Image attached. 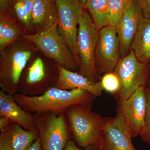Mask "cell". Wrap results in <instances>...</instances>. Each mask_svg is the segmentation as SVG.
Masks as SVG:
<instances>
[{"label": "cell", "instance_id": "6da1fadb", "mask_svg": "<svg viewBox=\"0 0 150 150\" xmlns=\"http://www.w3.org/2000/svg\"><path fill=\"white\" fill-rule=\"evenodd\" d=\"M16 101L29 113L52 112L65 113L68 108L75 104H84L92 107L96 96L88 92L76 88L66 90L53 87L44 93L29 96L17 93L14 94Z\"/></svg>", "mask_w": 150, "mask_h": 150}, {"label": "cell", "instance_id": "7a4b0ae2", "mask_svg": "<svg viewBox=\"0 0 150 150\" xmlns=\"http://www.w3.org/2000/svg\"><path fill=\"white\" fill-rule=\"evenodd\" d=\"M37 50L34 43L22 38L1 52L0 86L1 90L11 95L18 93L22 74L31 56Z\"/></svg>", "mask_w": 150, "mask_h": 150}, {"label": "cell", "instance_id": "3957f363", "mask_svg": "<svg viewBox=\"0 0 150 150\" xmlns=\"http://www.w3.org/2000/svg\"><path fill=\"white\" fill-rule=\"evenodd\" d=\"M64 114L78 146L100 148L104 139V118L84 104L71 105Z\"/></svg>", "mask_w": 150, "mask_h": 150}, {"label": "cell", "instance_id": "277c9868", "mask_svg": "<svg viewBox=\"0 0 150 150\" xmlns=\"http://www.w3.org/2000/svg\"><path fill=\"white\" fill-rule=\"evenodd\" d=\"M23 38L34 43L38 50L57 65L72 71H79V64L68 47L65 38L59 33L58 22L47 29L32 34L24 33Z\"/></svg>", "mask_w": 150, "mask_h": 150}, {"label": "cell", "instance_id": "5b68a950", "mask_svg": "<svg viewBox=\"0 0 150 150\" xmlns=\"http://www.w3.org/2000/svg\"><path fill=\"white\" fill-rule=\"evenodd\" d=\"M59 77L57 64H51L40 57L30 60L22 74L18 93L29 96H37L55 86Z\"/></svg>", "mask_w": 150, "mask_h": 150}, {"label": "cell", "instance_id": "8992f818", "mask_svg": "<svg viewBox=\"0 0 150 150\" xmlns=\"http://www.w3.org/2000/svg\"><path fill=\"white\" fill-rule=\"evenodd\" d=\"M77 50L79 56V73L89 80L98 82L94 64V56L99 38V30L88 14L84 10L78 27Z\"/></svg>", "mask_w": 150, "mask_h": 150}, {"label": "cell", "instance_id": "52a82bcc", "mask_svg": "<svg viewBox=\"0 0 150 150\" xmlns=\"http://www.w3.org/2000/svg\"><path fill=\"white\" fill-rule=\"evenodd\" d=\"M113 72L121 84L120 91L113 96L118 103L128 99L141 86H146L150 71L148 64L139 62L131 49L127 56L120 58Z\"/></svg>", "mask_w": 150, "mask_h": 150}, {"label": "cell", "instance_id": "ba28073f", "mask_svg": "<svg viewBox=\"0 0 150 150\" xmlns=\"http://www.w3.org/2000/svg\"><path fill=\"white\" fill-rule=\"evenodd\" d=\"M42 150H64L71 138V131L64 113L34 114Z\"/></svg>", "mask_w": 150, "mask_h": 150}, {"label": "cell", "instance_id": "9c48e42d", "mask_svg": "<svg viewBox=\"0 0 150 150\" xmlns=\"http://www.w3.org/2000/svg\"><path fill=\"white\" fill-rule=\"evenodd\" d=\"M55 1L58 12V31L65 38L79 66L77 50L78 26L84 6L79 0H55Z\"/></svg>", "mask_w": 150, "mask_h": 150}, {"label": "cell", "instance_id": "30bf717a", "mask_svg": "<svg viewBox=\"0 0 150 150\" xmlns=\"http://www.w3.org/2000/svg\"><path fill=\"white\" fill-rule=\"evenodd\" d=\"M120 41L115 28L106 25L99 30L94 56L95 67L98 76L113 72L121 58Z\"/></svg>", "mask_w": 150, "mask_h": 150}, {"label": "cell", "instance_id": "8fae6325", "mask_svg": "<svg viewBox=\"0 0 150 150\" xmlns=\"http://www.w3.org/2000/svg\"><path fill=\"white\" fill-rule=\"evenodd\" d=\"M104 137L100 150H137L132 142L125 116L117 108L114 117L104 118Z\"/></svg>", "mask_w": 150, "mask_h": 150}, {"label": "cell", "instance_id": "7c38bea8", "mask_svg": "<svg viewBox=\"0 0 150 150\" xmlns=\"http://www.w3.org/2000/svg\"><path fill=\"white\" fill-rule=\"evenodd\" d=\"M118 104L117 108L125 116L131 137L139 136L146 110V86H141L128 99Z\"/></svg>", "mask_w": 150, "mask_h": 150}, {"label": "cell", "instance_id": "4fadbf2b", "mask_svg": "<svg viewBox=\"0 0 150 150\" xmlns=\"http://www.w3.org/2000/svg\"><path fill=\"white\" fill-rule=\"evenodd\" d=\"M144 16L136 0H128L126 9L115 27L120 41L121 58L127 56L141 18Z\"/></svg>", "mask_w": 150, "mask_h": 150}, {"label": "cell", "instance_id": "5bb4252c", "mask_svg": "<svg viewBox=\"0 0 150 150\" xmlns=\"http://www.w3.org/2000/svg\"><path fill=\"white\" fill-rule=\"evenodd\" d=\"M0 131V150H26L38 137L13 122Z\"/></svg>", "mask_w": 150, "mask_h": 150}, {"label": "cell", "instance_id": "9a60e30c", "mask_svg": "<svg viewBox=\"0 0 150 150\" xmlns=\"http://www.w3.org/2000/svg\"><path fill=\"white\" fill-rule=\"evenodd\" d=\"M0 116H5L27 131L38 133L34 114L25 110L15 101L13 96L0 91Z\"/></svg>", "mask_w": 150, "mask_h": 150}, {"label": "cell", "instance_id": "2e32d148", "mask_svg": "<svg viewBox=\"0 0 150 150\" xmlns=\"http://www.w3.org/2000/svg\"><path fill=\"white\" fill-rule=\"evenodd\" d=\"M59 77L55 86L66 90L81 89L96 97L102 95L103 91L100 82L95 83L77 72L69 71L58 65Z\"/></svg>", "mask_w": 150, "mask_h": 150}, {"label": "cell", "instance_id": "e0dca14e", "mask_svg": "<svg viewBox=\"0 0 150 150\" xmlns=\"http://www.w3.org/2000/svg\"><path fill=\"white\" fill-rule=\"evenodd\" d=\"M58 20L55 0H34L30 25L35 33L47 29Z\"/></svg>", "mask_w": 150, "mask_h": 150}, {"label": "cell", "instance_id": "ac0fdd59", "mask_svg": "<svg viewBox=\"0 0 150 150\" xmlns=\"http://www.w3.org/2000/svg\"><path fill=\"white\" fill-rule=\"evenodd\" d=\"M131 49L139 62L148 64L150 61V19L143 16L140 19Z\"/></svg>", "mask_w": 150, "mask_h": 150}, {"label": "cell", "instance_id": "d6986e66", "mask_svg": "<svg viewBox=\"0 0 150 150\" xmlns=\"http://www.w3.org/2000/svg\"><path fill=\"white\" fill-rule=\"evenodd\" d=\"M24 33L22 28L9 14H0V53Z\"/></svg>", "mask_w": 150, "mask_h": 150}, {"label": "cell", "instance_id": "ffe728a7", "mask_svg": "<svg viewBox=\"0 0 150 150\" xmlns=\"http://www.w3.org/2000/svg\"><path fill=\"white\" fill-rule=\"evenodd\" d=\"M108 0H87L86 7L89 11L93 22L98 30L107 25Z\"/></svg>", "mask_w": 150, "mask_h": 150}, {"label": "cell", "instance_id": "44dd1931", "mask_svg": "<svg viewBox=\"0 0 150 150\" xmlns=\"http://www.w3.org/2000/svg\"><path fill=\"white\" fill-rule=\"evenodd\" d=\"M34 0H17L14 5L16 15L25 29L31 30V17Z\"/></svg>", "mask_w": 150, "mask_h": 150}, {"label": "cell", "instance_id": "7402d4cb", "mask_svg": "<svg viewBox=\"0 0 150 150\" xmlns=\"http://www.w3.org/2000/svg\"><path fill=\"white\" fill-rule=\"evenodd\" d=\"M128 0H108L107 10V25L116 27L123 16Z\"/></svg>", "mask_w": 150, "mask_h": 150}, {"label": "cell", "instance_id": "603a6c76", "mask_svg": "<svg viewBox=\"0 0 150 150\" xmlns=\"http://www.w3.org/2000/svg\"><path fill=\"white\" fill-rule=\"evenodd\" d=\"M100 82L103 90L113 96L118 93L121 88L120 81L113 72L105 74Z\"/></svg>", "mask_w": 150, "mask_h": 150}, {"label": "cell", "instance_id": "cb8c5ba5", "mask_svg": "<svg viewBox=\"0 0 150 150\" xmlns=\"http://www.w3.org/2000/svg\"><path fill=\"white\" fill-rule=\"evenodd\" d=\"M147 106L143 129L140 134L141 139L150 145V89L146 86Z\"/></svg>", "mask_w": 150, "mask_h": 150}, {"label": "cell", "instance_id": "d4e9b609", "mask_svg": "<svg viewBox=\"0 0 150 150\" xmlns=\"http://www.w3.org/2000/svg\"><path fill=\"white\" fill-rule=\"evenodd\" d=\"M17 0H0V14H9Z\"/></svg>", "mask_w": 150, "mask_h": 150}, {"label": "cell", "instance_id": "484cf974", "mask_svg": "<svg viewBox=\"0 0 150 150\" xmlns=\"http://www.w3.org/2000/svg\"><path fill=\"white\" fill-rule=\"evenodd\" d=\"M143 13L146 18L150 19V0H136Z\"/></svg>", "mask_w": 150, "mask_h": 150}, {"label": "cell", "instance_id": "4316f807", "mask_svg": "<svg viewBox=\"0 0 150 150\" xmlns=\"http://www.w3.org/2000/svg\"><path fill=\"white\" fill-rule=\"evenodd\" d=\"M64 150H100L99 148L90 146L85 148L81 149L76 144V143L74 140L70 139L67 143Z\"/></svg>", "mask_w": 150, "mask_h": 150}, {"label": "cell", "instance_id": "83f0119b", "mask_svg": "<svg viewBox=\"0 0 150 150\" xmlns=\"http://www.w3.org/2000/svg\"><path fill=\"white\" fill-rule=\"evenodd\" d=\"M12 123L10 119L5 116H0V130L5 128Z\"/></svg>", "mask_w": 150, "mask_h": 150}, {"label": "cell", "instance_id": "f1b7e54d", "mask_svg": "<svg viewBox=\"0 0 150 150\" xmlns=\"http://www.w3.org/2000/svg\"><path fill=\"white\" fill-rule=\"evenodd\" d=\"M26 150H42L40 138L38 137L33 144Z\"/></svg>", "mask_w": 150, "mask_h": 150}, {"label": "cell", "instance_id": "f546056e", "mask_svg": "<svg viewBox=\"0 0 150 150\" xmlns=\"http://www.w3.org/2000/svg\"><path fill=\"white\" fill-rule=\"evenodd\" d=\"M146 86L148 88L150 89V72L149 75V78H148V82L147 83Z\"/></svg>", "mask_w": 150, "mask_h": 150}, {"label": "cell", "instance_id": "4dcf8cb0", "mask_svg": "<svg viewBox=\"0 0 150 150\" xmlns=\"http://www.w3.org/2000/svg\"><path fill=\"white\" fill-rule=\"evenodd\" d=\"M79 1H80L81 2V3L85 7L86 2L87 1V0H79Z\"/></svg>", "mask_w": 150, "mask_h": 150}]
</instances>
